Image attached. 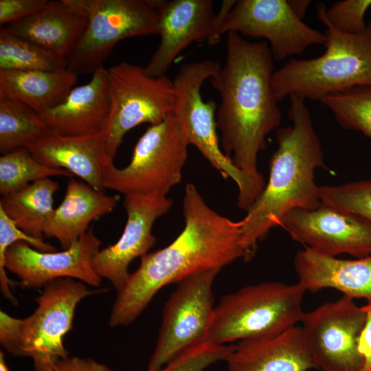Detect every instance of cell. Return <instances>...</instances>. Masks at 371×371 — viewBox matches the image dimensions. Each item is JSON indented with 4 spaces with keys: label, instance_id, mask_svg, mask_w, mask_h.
Wrapping results in <instances>:
<instances>
[{
    "label": "cell",
    "instance_id": "4dcf8cb0",
    "mask_svg": "<svg viewBox=\"0 0 371 371\" xmlns=\"http://www.w3.org/2000/svg\"><path fill=\"white\" fill-rule=\"evenodd\" d=\"M25 241L34 249L44 252L55 251L56 248L32 237L18 227L16 224L0 208V290L4 297L13 304L17 305L18 300L12 293L14 282L8 278L5 267V255L7 249L18 241Z\"/></svg>",
    "mask_w": 371,
    "mask_h": 371
},
{
    "label": "cell",
    "instance_id": "2e32d148",
    "mask_svg": "<svg viewBox=\"0 0 371 371\" xmlns=\"http://www.w3.org/2000/svg\"><path fill=\"white\" fill-rule=\"evenodd\" d=\"M281 227L294 240L330 256H371V225L322 203L314 209L289 212Z\"/></svg>",
    "mask_w": 371,
    "mask_h": 371
},
{
    "label": "cell",
    "instance_id": "277c9868",
    "mask_svg": "<svg viewBox=\"0 0 371 371\" xmlns=\"http://www.w3.org/2000/svg\"><path fill=\"white\" fill-rule=\"evenodd\" d=\"M325 5H317V19L326 25L325 52L311 59H291L272 77L280 101L295 95L320 100L361 85L371 86V21L359 34H346L326 20Z\"/></svg>",
    "mask_w": 371,
    "mask_h": 371
},
{
    "label": "cell",
    "instance_id": "7402d4cb",
    "mask_svg": "<svg viewBox=\"0 0 371 371\" xmlns=\"http://www.w3.org/2000/svg\"><path fill=\"white\" fill-rule=\"evenodd\" d=\"M27 148L41 164L65 169L104 192L102 168L106 155L101 134L72 137L50 133Z\"/></svg>",
    "mask_w": 371,
    "mask_h": 371
},
{
    "label": "cell",
    "instance_id": "f546056e",
    "mask_svg": "<svg viewBox=\"0 0 371 371\" xmlns=\"http://www.w3.org/2000/svg\"><path fill=\"white\" fill-rule=\"evenodd\" d=\"M321 203L354 214L371 225V179L320 186Z\"/></svg>",
    "mask_w": 371,
    "mask_h": 371
},
{
    "label": "cell",
    "instance_id": "ac0fdd59",
    "mask_svg": "<svg viewBox=\"0 0 371 371\" xmlns=\"http://www.w3.org/2000/svg\"><path fill=\"white\" fill-rule=\"evenodd\" d=\"M107 69L95 71L91 80L72 89L60 104L38 113L52 133L62 136L101 134L110 112Z\"/></svg>",
    "mask_w": 371,
    "mask_h": 371
},
{
    "label": "cell",
    "instance_id": "e0dca14e",
    "mask_svg": "<svg viewBox=\"0 0 371 371\" xmlns=\"http://www.w3.org/2000/svg\"><path fill=\"white\" fill-rule=\"evenodd\" d=\"M172 200L155 194L124 195L127 221L123 233L114 245L100 250L93 259V267L100 278L111 282L117 293L127 284L130 263L142 257L156 242L152 233L155 221L168 212Z\"/></svg>",
    "mask_w": 371,
    "mask_h": 371
},
{
    "label": "cell",
    "instance_id": "8fae6325",
    "mask_svg": "<svg viewBox=\"0 0 371 371\" xmlns=\"http://www.w3.org/2000/svg\"><path fill=\"white\" fill-rule=\"evenodd\" d=\"M220 270L201 271L178 282L165 304L157 344L146 371H159L183 351L206 341L214 309L213 282Z\"/></svg>",
    "mask_w": 371,
    "mask_h": 371
},
{
    "label": "cell",
    "instance_id": "ba28073f",
    "mask_svg": "<svg viewBox=\"0 0 371 371\" xmlns=\"http://www.w3.org/2000/svg\"><path fill=\"white\" fill-rule=\"evenodd\" d=\"M190 144L183 128L170 115L147 128L135 144L126 167L117 168L113 160L105 156L102 186L124 195L166 196L181 180Z\"/></svg>",
    "mask_w": 371,
    "mask_h": 371
},
{
    "label": "cell",
    "instance_id": "f1b7e54d",
    "mask_svg": "<svg viewBox=\"0 0 371 371\" xmlns=\"http://www.w3.org/2000/svg\"><path fill=\"white\" fill-rule=\"evenodd\" d=\"M319 101L331 110L341 127L371 139V86H357Z\"/></svg>",
    "mask_w": 371,
    "mask_h": 371
},
{
    "label": "cell",
    "instance_id": "1f68e13d",
    "mask_svg": "<svg viewBox=\"0 0 371 371\" xmlns=\"http://www.w3.org/2000/svg\"><path fill=\"white\" fill-rule=\"evenodd\" d=\"M234 348L204 341L183 351L159 371H205L216 362L226 361Z\"/></svg>",
    "mask_w": 371,
    "mask_h": 371
},
{
    "label": "cell",
    "instance_id": "74e56055",
    "mask_svg": "<svg viewBox=\"0 0 371 371\" xmlns=\"http://www.w3.org/2000/svg\"><path fill=\"white\" fill-rule=\"evenodd\" d=\"M0 371H10L5 360L4 353L1 350L0 351Z\"/></svg>",
    "mask_w": 371,
    "mask_h": 371
},
{
    "label": "cell",
    "instance_id": "d590c367",
    "mask_svg": "<svg viewBox=\"0 0 371 371\" xmlns=\"http://www.w3.org/2000/svg\"><path fill=\"white\" fill-rule=\"evenodd\" d=\"M366 320L359 341V350L363 359V371H371V301L363 306Z\"/></svg>",
    "mask_w": 371,
    "mask_h": 371
},
{
    "label": "cell",
    "instance_id": "44dd1931",
    "mask_svg": "<svg viewBox=\"0 0 371 371\" xmlns=\"http://www.w3.org/2000/svg\"><path fill=\"white\" fill-rule=\"evenodd\" d=\"M87 24V16L72 0H59L48 1L36 12L6 27L16 36L66 58Z\"/></svg>",
    "mask_w": 371,
    "mask_h": 371
},
{
    "label": "cell",
    "instance_id": "7c38bea8",
    "mask_svg": "<svg viewBox=\"0 0 371 371\" xmlns=\"http://www.w3.org/2000/svg\"><path fill=\"white\" fill-rule=\"evenodd\" d=\"M366 320L363 307L345 295L304 313L301 328L316 368L363 371L359 341Z\"/></svg>",
    "mask_w": 371,
    "mask_h": 371
},
{
    "label": "cell",
    "instance_id": "484cf974",
    "mask_svg": "<svg viewBox=\"0 0 371 371\" xmlns=\"http://www.w3.org/2000/svg\"><path fill=\"white\" fill-rule=\"evenodd\" d=\"M52 133L39 114L16 100L0 98V152L25 147Z\"/></svg>",
    "mask_w": 371,
    "mask_h": 371
},
{
    "label": "cell",
    "instance_id": "cb8c5ba5",
    "mask_svg": "<svg viewBox=\"0 0 371 371\" xmlns=\"http://www.w3.org/2000/svg\"><path fill=\"white\" fill-rule=\"evenodd\" d=\"M77 81L67 69L0 70V98L19 100L39 113L62 103Z\"/></svg>",
    "mask_w": 371,
    "mask_h": 371
},
{
    "label": "cell",
    "instance_id": "9c48e42d",
    "mask_svg": "<svg viewBox=\"0 0 371 371\" xmlns=\"http://www.w3.org/2000/svg\"><path fill=\"white\" fill-rule=\"evenodd\" d=\"M88 17L80 39L66 58L67 69L93 74L115 45L129 37L158 34L155 0H72Z\"/></svg>",
    "mask_w": 371,
    "mask_h": 371
},
{
    "label": "cell",
    "instance_id": "d6a6232c",
    "mask_svg": "<svg viewBox=\"0 0 371 371\" xmlns=\"http://www.w3.org/2000/svg\"><path fill=\"white\" fill-rule=\"evenodd\" d=\"M371 6V0H344L325 7L324 14L328 23L346 34H359L367 27L364 16Z\"/></svg>",
    "mask_w": 371,
    "mask_h": 371
},
{
    "label": "cell",
    "instance_id": "6da1fadb",
    "mask_svg": "<svg viewBox=\"0 0 371 371\" xmlns=\"http://www.w3.org/2000/svg\"><path fill=\"white\" fill-rule=\"evenodd\" d=\"M185 225L167 247L141 257L138 269L117 293L109 324L128 326L164 286L195 273L223 267L249 256L241 242L242 222L219 214L197 188L187 183L183 199Z\"/></svg>",
    "mask_w": 371,
    "mask_h": 371
},
{
    "label": "cell",
    "instance_id": "30bf717a",
    "mask_svg": "<svg viewBox=\"0 0 371 371\" xmlns=\"http://www.w3.org/2000/svg\"><path fill=\"white\" fill-rule=\"evenodd\" d=\"M110 112L101 133L113 160L125 134L143 123L155 125L172 114L175 91L166 75L151 77L144 68L121 62L107 69Z\"/></svg>",
    "mask_w": 371,
    "mask_h": 371
},
{
    "label": "cell",
    "instance_id": "5b68a950",
    "mask_svg": "<svg viewBox=\"0 0 371 371\" xmlns=\"http://www.w3.org/2000/svg\"><path fill=\"white\" fill-rule=\"evenodd\" d=\"M106 290H90L69 278L50 282L35 299L37 307L30 316L19 319L0 311L2 347L14 357H30L35 370L44 371L56 360L69 357L63 339L72 328L78 303Z\"/></svg>",
    "mask_w": 371,
    "mask_h": 371
},
{
    "label": "cell",
    "instance_id": "ffe728a7",
    "mask_svg": "<svg viewBox=\"0 0 371 371\" xmlns=\"http://www.w3.org/2000/svg\"><path fill=\"white\" fill-rule=\"evenodd\" d=\"M228 371H308L316 366L302 328L241 340L227 359Z\"/></svg>",
    "mask_w": 371,
    "mask_h": 371
},
{
    "label": "cell",
    "instance_id": "8d00e7d4",
    "mask_svg": "<svg viewBox=\"0 0 371 371\" xmlns=\"http://www.w3.org/2000/svg\"><path fill=\"white\" fill-rule=\"evenodd\" d=\"M291 10L301 19L306 12L311 3L309 0H286Z\"/></svg>",
    "mask_w": 371,
    "mask_h": 371
},
{
    "label": "cell",
    "instance_id": "e575fe53",
    "mask_svg": "<svg viewBox=\"0 0 371 371\" xmlns=\"http://www.w3.org/2000/svg\"><path fill=\"white\" fill-rule=\"evenodd\" d=\"M44 371H114L91 358L67 357L54 361Z\"/></svg>",
    "mask_w": 371,
    "mask_h": 371
},
{
    "label": "cell",
    "instance_id": "603a6c76",
    "mask_svg": "<svg viewBox=\"0 0 371 371\" xmlns=\"http://www.w3.org/2000/svg\"><path fill=\"white\" fill-rule=\"evenodd\" d=\"M120 200L118 194H106L71 178L63 201L45 227L44 236L56 238L63 250L67 249L89 230L92 221L111 213Z\"/></svg>",
    "mask_w": 371,
    "mask_h": 371
},
{
    "label": "cell",
    "instance_id": "4fadbf2b",
    "mask_svg": "<svg viewBox=\"0 0 371 371\" xmlns=\"http://www.w3.org/2000/svg\"><path fill=\"white\" fill-rule=\"evenodd\" d=\"M229 32L267 39L276 61L326 42L324 34L304 23L286 0L236 1L220 30L221 35Z\"/></svg>",
    "mask_w": 371,
    "mask_h": 371
},
{
    "label": "cell",
    "instance_id": "3957f363",
    "mask_svg": "<svg viewBox=\"0 0 371 371\" xmlns=\"http://www.w3.org/2000/svg\"><path fill=\"white\" fill-rule=\"evenodd\" d=\"M288 116L291 126L276 132L278 148L269 164L264 190L241 220V242L251 259L258 243L270 230L281 226L284 216L295 209H314L321 204L315 170L327 169L318 135L305 100L291 95Z\"/></svg>",
    "mask_w": 371,
    "mask_h": 371
},
{
    "label": "cell",
    "instance_id": "83f0119b",
    "mask_svg": "<svg viewBox=\"0 0 371 371\" xmlns=\"http://www.w3.org/2000/svg\"><path fill=\"white\" fill-rule=\"evenodd\" d=\"M54 176L71 178L73 175L63 168L41 164L27 148H16L0 157V193L4 195L36 181Z\"/></svg>",
    "mask_w": 371,
    "mask_h": 371
},
{
    "label": "cell",
    "instance_id": "7a4b0ae2",
    "mask_svg": "<svg viewBox=\"0 0 371 371\" xmlns=\"http://www.w3.org/2000/svg\"><path fill=\"white\" fill-rule=\"evenodd\" d=\"M273 58L267 42H251L227 33L224 65L210 78L221 97L216 128L224 155L240 170L259 175L258 156L266 137L281 123L272 87Z\"/></svg>",
    "mask_w": 371,
    "mask_h": 371
},
{
    "label": "cell",
    "instance_id": "52a82bcc",
    "mask_svg": "<svg viewBox=\"0 0 371 371\" xmlns=\"http://www.w3.org/2000/svg\"><path fill=\"white\" fill-rule=\"evenodd\" d=\"M305 292L298 282H267L225 295L214 307L205 340L225 344L280 334L301 322Z\"/></svg>",
    "mask_w": 371,
    "mask_h": 371
},
{
    "label": "cell",
    "instance_id": "d6986e66",
    "mask_svg": "<svg viewBox=\"0 0 371 371\" xmlns=\"http://www.w3.org/2000/svg\"><path fill=\"white\" fill-rule=\"evenodd\" d=\"M293 265L306 291L334 289L354 300L371 301V256L344 260L305 247L297 251Z\"/></svg>",
    "mask_w": 371,
    "mask_h": 371
},
{
    "label": "cell",
    "instance_id": "d4e9b609",
    "mask_svg": "<svg viewBox=\"0 0 371 371\" xmlns=\"http://www.w3.org/2000/svg\"><path fill=\"white\" fill-rule=\"evenodd\" d=\"M59 184L49 178L32 182L1 196L0 208L28 235L43 240L45 227L53 211Z\"/></svg>",
    "mask_w": 371,
    "mask_h": 371
},
{
    "label": "cell",
    "instance_id": "836d02e7",
    "mask_svg": "<svg viewBox=\"0 0 371 371\" xmlns=\"http://www.w3.org/2000/svg\"><path fill=\"white\" fill-rule=\"evenodd\" d=\"M48 0H0V25L27 17L41 9Z\"/></svg>",
    "mask_w": 371,
    "mask_h": 371
},
{
    "label": "cell",
    "instance_id": "8992f818",
    "mask_svg": "<svg viewBox=\"0 0 371 371\" xmlns=\"http://www.w3.org/2000/svg\"><path fill=\"white\" fill-rule=\"evenodd\" d=\"M216 61L204 59L182 65L172 80L175 100L172 115L194 145L225 178L238 187V207L247 211L262 194L266 183L262 173L255 175L238 168L227 158L219 144L216 124L217 104L203 100V82L221 68Z\"/></svg>",
    "mask_w": 371,
    "mask_h": 371
},
{
    "label": "cell",
    "instance_id": "4316f807",
    "mask_svg": "<svg viewBox=\"0 0 371 371\" xmlns=\"http://www.w3.org/2000/svg\"><path fill=\"white\" fill-rule=\"evenodd\" d=\"M67 69V60L0 27V70Z\"/></svg>",
    "mask_w": 371,
    "mask_h": 371
},
{
    "label": "cell",
    "instance_id": "9a60e30c",
    "mask_svg": "<svg viewBox=\"0 0 371 371\" xmlns=\"http://www.w3.org/2000/svg\"><path fill=\"white\" fill-rule=\"evenodd\" d=\"M100 245L92 227L62 251H41L21 240L7 249L5 267L19 278L23 288H44L56 280L66 278L98 287L102 278L95 272L92 262Z\"/></svg>",
    "mask_w": 371,
    "mask_h": 371
},
{
    "label": "cell",
    "instance_id": "5bb4252c",
    "mask_svg": "<svg viewBox=\"0 0 371 371\" xmlns=\"http://www.w3.org/2000/svg\"><path fill=\"white\" fill-rule=\"evenodd\" d=\"M234 3V0L223 1L216 14L212 0H155L161 39L144 67L145 74L151 77L166 76L178 54L193 42L218 43L223 19Z\"/></svg>",
    "mask_w": 371,
    "mask_h": 371
}]
</instances>
